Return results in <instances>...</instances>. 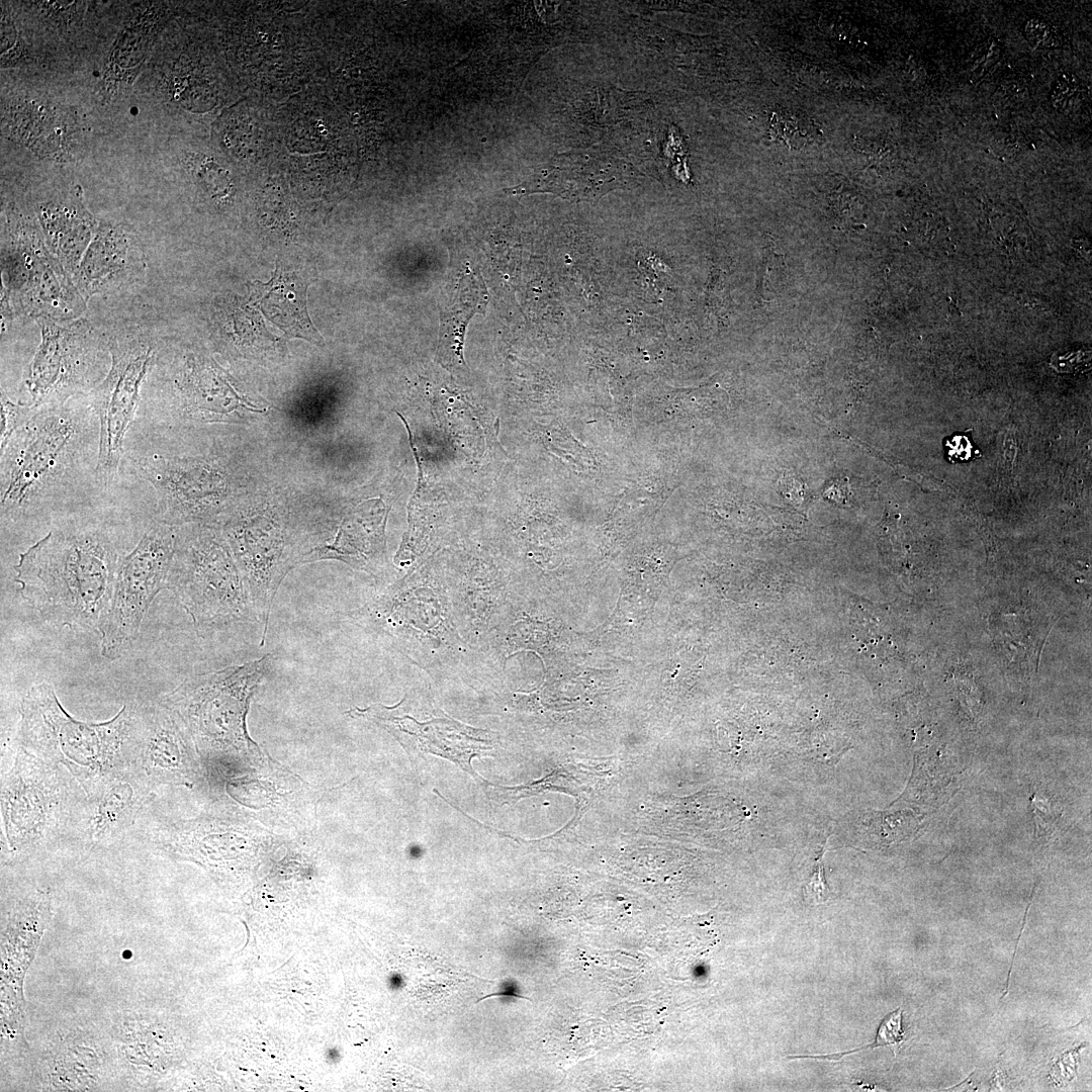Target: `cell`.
<instances>
[{
  "mask_svg": "<svg viewBox=\"0 0 1092 1092\" xmlns=\"http://www.w3.org/2000/svg\"><path fill=\"white\" fill-rule=\"evenodd\" d=\"M99 423L88 393L39 407L1 451L2 519L19 520L97 477Z\"/></svg>",
  "mask_w": 1092,
  "mask_h": 1092,
  "instance_id": "cell-1",
  "label": "cell"
},
{
  "mask_svg": "<svg viewBox=\"0 0 1092 1092\" xmlns=\"http://www.w3.org/2000/svg\"><path fill=\"white\" fill-rule=\"evenodd\" d=\"M120 556L94 527L55 528L19 555L22 599L57 626L100 632L108 616Z\"/></svg>",
  "mask_w": 1092,
  "mask_h": 1092,
  "instance_id": "cell-2",
  "label": "cell"
},
{
  "mask_svg": "<svg viewBox=\"0 0 1092 1092\" xmlns=\"http://www.w3.org/2000/svg\"><path fill=\"white\" fill-rule=\"evenodd\" d=\"M19 713L16 744L66 768L86 798L94 796L109 777L131 764L133 705H123L108 721L83 722L63 708L51 684L41 682L26 692Z\"/></svg>",
  "mask_w": 1092,
  "mask_h": 1092,
  "instance_id": "cell-3",
  "label": "cell"
},
{
  "mask_svg": "<svg viewBox=\"0 0 1092 1092\" xmlns=\"http://www.w3.org/2000/svg\"><path fill=\"white\" fill-rule=\"evenodd\" d=\"M167 588L198 628L257 618L244 576L218 526L176 527Z\"/></svg>",
  "mask_w": 1092,
  "mask_h": 1092,
  "instance_id": "cell-4",
  "label": "cell"
},
{
  "mask_svg": "<svg viewBox=\"0 0 1092 1092\" xmlns=\"http://www.w3.org/2000/svg\"><path fill=\"white\" fill-rule=\"evenodd\" d=\"M1 780V817L6 853L22 857L52 845L71 823L77 803L73 782L57 764L16 745Z\"/></svg>",
  "mask_w": 1092,
  "mask_h": 1092,
  "instance_id": "cell-5",
  "label": "cell"
},
{
  "mask_svg": "<svg viewBox=\"0 0 1092 1092\" xmlns=\"http://www.w3.org/2000/svg\"><path fill=\"white\" fill-rule=\"evenodd\" d=\"M1 271V289L14 317L67 322L86 309V300L50 252L39 224L24 212L13 209L5 215Z\"/></svg>",
  "mask_w": 1092,
  "mask_h": 1092,
  "instance_id": "cell-6",
  "label": "cell"
},
{
  "mask_svg": "<svg viewBox=\"0 0 1092 1092\" xmlns=\"http://www.w3.org/2000/svg\"><path fill=\"white\" fill-rule=\"evenodd\" d=\"M271 655L186 678L160 701L174 710L193 741L224 749L247 740L245 716L250 699L268 673Z\"/></svg>",
  "mask_w": 1092,
  "mask_h": 1092,
  "instance_id": "cell-7",
  "label": "cell"
},
{
  "mask_svg": "<svg viewBox=\"0 0 1092 1092\" xmlns=\"http://www.w3.org/2000/svg\"><path fill=\"white\" fill-rule=\"evenodd\" d=\"M34 321L41 340L24 375L29 403L36 407L57 405L93 390L107 374V335L82 317Z\"/></svg>",
  "mask_w": 1092,
  "mask_h": 1092,
  "instance_id": "cell-8",
  "label": "cell"
},
{
  "mask_svg": "<svg viewBox=\"0 0 1092 1092\" xmlns=\"http://www.w3.org/2000/svg\"><path fill=\"white\" fill-rule=\"evenodd\" d=\"M107 337L109 370L88 393L99 423L97 481L104 486L111 484L118 473L143 382L159 356L158 343L141 331H122Z\"/></svg>",
  "mask_w": 1092,
  "mask_h": 1092,
  "instance_id": "cell-9",
  "label": "cell"
},
{
  "mask_svg": "<svg viewBox=\"0 0 1092 1092\" xmlns=\"http://www.w3.org/2000/svg\"><path fill=\"white\" fill-rule=\"evenodd\" d=\"M138 474L157 496L156 521L218 526L226 519L230 475L215 459L173 456L158 451L131 457Z\"/></svg>",
  "mask_w": 1092,
  "mask_h": 1092,
  "instance_id": "cell-10",
  "label": "cell"
},
{
  "mask_svg": "<svg viewBox=\"0 0 1092 1092\" xmlns=\"http://www.w3.org/2000/svg\"><path fill=\"white\" fill-rule=\"evenodd\" d=\"M176 542V527L154 521L140 542L120 557L110 610L101 634V654L120 657L135 641L155 597L167 588Z\"/></svg>",
  "mask_w": 1092,
  "mask_h": 1092,
  "instance_id": "cell-11",
  "label": "cell"
},
{
  "mask_svg": "<svg viewBox=\"0 0 1092 1092\" xmlns=\"http://www.w3.org/2000/svg\"><path fill=\"white\" fill-rule=\"evenodd\" d=\"M221 530L263 625V645L274 598L287 573L301 563V555L292 549L287 523L270 508L232 512Z\"/></svg>",
  "mask_w": 1092,
  "mask_h": 1092,
  "instance_id": "cell-12",
  "label": "cell"
},
{
  "mask_svg": "<svg viewBox=\"0 0 1092 1092\" xmlns=\"http://www.w3.org/2000/svg\"><path fill=\"white\" fill-rule=\"evenodd\" d=\"M193 739L179 715L161 701L135 706L130 766L153 786H192L199 776Z\"/></svg>",
  "mask_w": 1092,
  "mask_h": 1092,
  "instance_id": "cell-13",
  "label": "cell"
},
{
  "mask_svg": "<svg viewBox=\"0 0 1092 1092\" xmlns=\"http://www.w3.org/2000/svg\"><path fill=\"white\" fill-rule=\"evenodd\" d=\"M637 181L638 173L625 160L606 150L588 149L557 155L509 192H548L575 202H593Z\"/></svg>",
  "mask_w": 1092,
  "mask_h": 1092,
  "instance_id": "cell-14",
  "label": "cell"
},
{
  "mask_svg": "<svg viewBox=\"0 0 1092 1092\" xmlns=\"http://www.w3.org/2000/svg\"><path fill=\"white\" fill-rule=\"evenodd\" d=\"M348 713L383 727L404 747L441 755L456 762L473 777L477 775L471 767V758L483 755L492 747V740L485 737V731L469 729L446 717L418 722L407 714L401 702L393 707L380 704L365 709L354 707Z\"/></svg>",
  "mask_w": 1092,
  "mask_h": 1092,
  "instance_id": "cell-15",
  "label": "cell"
},
{
  "mask_svg": "<svg viewBox=\"0 0 1092 1092\" xmlns=\"http://www.w3.org/2000/svg\"><path fill=\"white\" fill-rule=\"evenodd\" d=\"M145 271L136 235L125 224L100 221L72 280L87 301L132 284Z\"/></svg>",
  "mask_w": 1092,
  "mask_h": 1092,
  "instance_id": "cell-16",
  "label": "cell"
},
{
  "mask_svg": "<svg viewBox=\"0 0 1092 1092\" xmlns=\"http://www.w3.org/2000/svg\"><path fill=\"white\" fill-rule=\"evenodd\" d=\"M152 789L132 766L109 777L94 796L86 798L81 828L85 842L97 846L117 838L150 803Z\"/></svg>",
  "mask_w": 1092,
  "mask_h": 1092,
  "instance_id": "cell-17",
  "label": "cell"
},
{
  "mask_svg": "<svg viewBox=\"0 0 1092 1092\" xmlns=\"http://www.w3.org/2000/svg\"><path fill=\"white\" fill-rule=\"evenodd\" d=\"M171 384L181 416L223 420L238 407L225 374L207 357L188 356L182 367L171 374Z\"/></svg>",
  "mask_w": 1092,
  "mask_h": 1092,
  "instance_id": "cell-18",
  "label": "cell"
},
{
  "mask_svg": "<svg viewBox=\"0 0 1092 1092\" xmlns=\"http://www.w3.org/2000/svg\"><path fill=\"white\" fill-rule=\"evenodd\" d=\"M36 214L50 252L73 277L98 222L84 207L78 193L40 202Z\"/></svg>",
  "mask_w": 1092,
  "mask_h": 1092,
  "instance_id": "cell-19",
  "label": "cell"
},
{
  "mask_svg": "<svg viewBox=\"0 0 1092 1092\" xmlns=\"http://www.w3.org/2000/svg\"><path fill=\"white\" fill-rule=\"evenodd\" d=\"M486 289L475 273L463 276L441 317L439 351L446 362H462V345L469 320L486 306Z\"/></svg>",
  "mask_w": 1092,
  "mask_h": 1092,
  "instance_id": "cell-20",
  "label": "cell"
},
{
  "mask_svg": "<svg viewBox=\"0 0 1092 1092\" xmlns=\"http://www.w3.org/2000/svg\"><path fill=\"white\" fill-rule=\"evenodd\" d=\"M901 1021H902V1008L899 1007L895 1011L889 1013L882 1020V1022L880 1023V1026L878 1028V1031H877L876 1040L873 1043H870L868 1045H864V1046H861V1048H858V1049H854V1050H850V1051H846V1052H842V1053H837V1054L812 1055V1056H793V1057H789V1058H796V1059H798V1058H802V1059L803 1058L804 1059L810 1058V1059H823V1060L837 1061V1060L841 1059L842 1057H844L846 1055L854 1054V1053L861 1052V1051L869 1050V1049H876L878 1046H891L893 1052H894V1055H896V1050L900 1049V1045H901L902 1041H904V1032H903V1029H902Z\"/></svg>",
  "mask_w": 1092,
  "mask_h": 1092,
  "instance_id": "cell-21",
  "label": "cell"
},
{
  "mask_svg": "<svg viewBox=\"0 0 1092 1092\" xmlns=\"http://www.w3.org/2000/svg\"><path fill=\"white\" fill-rule=\"evenodd\" d=\"M187 164L191 166L196 181L211 197L219 198L225 195L230 187L229 176L218 163L210 157L196 155L188 158Z\"/></svg>",
  "mask_w": 1092,
  "mask_h": 1092,
  "instance_id": "cell-22",
  "label": "cell"
},
{
  "mask_svg": "<svg viewBox=\"0 0 1092 1092\" xmlns=\"http://www.w3.org/2000/svg\"><path fill=\"white\" fill-rule=\"evenodd\" d=\"M1 430L0 450H2L11 436L22 427L39 407L30 403H16L8 398L1 389Z\"/></svg>",
  "mask_w": 1092,
  "mask_h": 1092,
  "instance_id": "cell-23",
  "label": "cell"
},
{
  "mask_svg": "<svg viewBox=\"0 0 1092 1092\" xmlns=\"http://www.w3.org/2000/svg\"><path fill=\"white\" fill-rule=\"evenodd\" d=\"M1025 33L1029 42L1036 48H1055L1061 42L1055 27L1041 20L1028 21Z\"/></svg>",
  "mask_w": 1092,
  "mask_h": 1092,
  "instance_id": "cell-24",
  "label": "cell"
},
{
  "mask_svg": "<svg viewBox=\"0 0 1092 1092\" xmlns=\"http://www.w3.org/2000/svg\"><path fill=\"white\" fill-rule=\"evenodd\" d=\"M822 856L823 854L817 858L816 869L804 887L805 899L811 904L824 903L830 895V890L824 878Z\"/></svg>",
  "mask_w": 1092,
  "mask_h": 1092,
  "instance_id": "cell-25",
  "label": "cell"
},
{
  "mask_svg": "<svg viewBox=\"0 0 1092 1092\" xmlns=\"http://www.w3.org/2000/svg\"><path fill=\"white\" fill-rule=\"evenodd\" d=\"M1078 85L1074 81L1072 75H1063L1057 82L1053 93L1054 105L1058 108L1066 107L1071 102L1077 93Z\"/></svg>",
  "mask_w": 1092,
  "mask_h": 1092,
  "instance_id": "cell-26",
  "label": "cell"
},
{
  "mask_svg": "<svg viewBox=\"0 0 1092 1092\" xmlns=\"http://www.w3.org/2000/svg\"><path fill=\"white\" fill-rule=\"evenodd\" d=\"M949 459L954 461H966L972 457L973 446L966 436H952L949 438L948 443Z\"/></svg>",
  "mask_w": 1092,
  "mask_h": 1092,
  "instance_id": "cell-27",
  "label": "cell"
},
{
  "mask_svg": "<svg viewBox=\"0 0 1092 1092\" xmlns=\"http://www.w3.org/2000/svg\"><path fill=\"white\" fill-rule=\"evenodd\" d=\"M495 996H508V997H514V998H520V999L529 1000V998H527V997H525V996H523V995H521L519 993V990L517 989L516 985L509 984L502 991H497V992H494V993H491V994H488L486 996L481 997L477 1001V1003L479 1001H481V1000H485V999H487L489 997H495Z\"/></svg>",
  "mask_w": 1092,
  "mask_h": 1092,
  "instance_id": "cell-28",
  "label": "cell"
}]
</instances>
